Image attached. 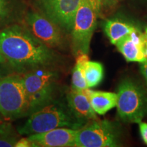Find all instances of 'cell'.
I'll return each instance as SVG.
<instances>
[{
	"mask_svg": "<svg viewBox=\"0 0 147 147\" xmlns=\"http://www.w3.org/2000/svg\"><path fill=\"white\" fill-rule=\"evenodd\" d=\"M10 126V125L9 123H7L6 122H4L1 117H0V132L3 131V130L7 129Z\"/></svg>",
	"mask_w": 147,
	"mask_h": 147,
	"instance_id": "24",
	"label": "cell"
},
{
	"mask_svg": "<svg viewBox=\"0 0 147 147\" xmlns=\"http://www.w3.org/2000/svg\"><path fill=\"white\" fill-rule=\"evenodd\" d=\"M0 113L15 119L29 113V102L23 77L8 76L0 78Z\"/></svg>",
	"mask_w": 147,
	"mask_h": 147,
	"instance_id": "6",
	"label": "cell"
},
{
	"mask_svg": "<svg viewBox=\"0 0 147 147\" xmlns=\"http://www.w3.org/2000/svg\"><path fill=\"white\" fill-rule=\"evenodd\" d=\"M18 140V135L14 133L11 125L0 132V147L14 146Z\"/></svg>",
	"mask_w": 147,
	"mask_h": 147,
	"instance_id": "17",
	"label": "cell"
},
{
	"mask_svg": "<svg viewBox=\"0 0 147 147\" xmlns=\"http://www.w3.org/2000/svg\"><path fill=\"white\" fill-rule=\"evenodd\" d=\"M5 61L4 59V58L3 57L2 55L0 54V63H5Z\"/></svg>",
	"mask_w": 147,
	"mask_h": 147,
	"instance_id": "26",
	"label": "cell"
},
{
	"mask_svg": "<svg viewBox=\"0 0 147 147\" xmlns=\"http://www.w3.org/2000/svg\"><path fill=\"white\" fill-rule=\"evenodd\" d=\"M15 147H32L33 144L32 141L29 139V138H20L17 140V142L15 144Z\"/></svg>",
	"mask_w": 147,
	"mask_h": 147,
	"instance_id": "19",
	"label": "cell"
},
{
	"mask_svg": "<svg viewBox=\"0 0 147 147\" xmlns=\"http://www.w3.org/2000/svg\"><path fill=\"white\" fill-rule=\"evenodd\" d=\"M87 89L78 91L71 88L66 95L67 106L71 113L77 119L86 123L97 119V114L93 110L90 102Z\"/></svg>",
	"mask_w": 147,
	"mask_h": 147,
	"instance_id": "12",
	"label": "cell"
},
{
	"mask_svg": "<svg viewBox=\"0 0 147 147\" xmlns=\"http://www.w3.org/2000/svg\"><path fill=\"white\" fill-rule=\"evenodd\" d=\"M27 28L51 49L63 47L64 38L61 27L41 12L29 11L25 16Z\"/></svg>",
	"mask_w": 147,
	"mask_h": 147,
	"instance_id": "8",
	"label": "cell"
},
{
	"mask_svg": "<svg viewBox=\"0 0 147 147\" xmlns=\"http://www.w3.org/2000/svg\"><path fill=\"white\" fill-rule=\"evenodd\" d=\"M117 49L127 62L147 61V41L138 27L116 44Z\"/></svg>",
	"mask_w": 147,
	"mask_h": 147,
	"instance_id": "10",
	"label": "cell"
},
{
	"mask_svg": "<svg viewBox=\"0 0 147 147\" xmlns=\"http://www.w3.org/2000/svg\"><path fill=\"white\" fill-rule=\"evenodd\" d=\"M82 0H45L38 3L42 13L58 25L64 32H71L77 10Z\"/></svg>",
	"mask_w": 147,
	"mask_h": 147,
	"instance_id": "9",
	"label": "cell"
},
{
	"mask_svg": "<svg viewBox=\"0 0 147 147\" xmlns=\"http://www.w3.org/2000/svg\"><path fill=\"white\" fill-rule=\"evenodd\" d=\"M144 35H145V37H146V41H147V27L145 28V31H144Z\"/></svg>",
	"mask_w": 147,
	"mask_h": 147,
	"instance_id": "27",
	"label": "cell"
},
{
	"mask_svg": "<svg viewBox=\"0 0 147 147\" xmlns=\"http://www.w3.org/2000/svg\"><path fill=\"white\" fill-rule=\"evenodd\" d=\"M89 59L88 54L80 53L76 57V64L72 70L71 89L78 91H84L89 89L84 75V65Z\"/></svg>",
	"mask_w": 147,
	"mask_h": 147,
	"instance_id": "15",
	"label": "cell"
},
{
	"mask_svg": "<svg viewBox=\"0 0 147 147\" xmlns=\"http://www.w3.org/2000/svg\"><path fill=\"white\" fill-rule=\"evenodd\" d=\"M57 73L47 67L30 70L23 76L32 114L53 101Z\"/></svg>",
	"mask_w": 147,
	"mask_h": 147,
	"instance_id": "5",
	"label": "cell"
},
{
	"mask_svg": "<svg viewBox=\"0 0 147 147\" xmlns=\"http://www.w3.org/2000/svg\"><path fill=\"white\" fill-rule=\"evenodd\" d=\"M78 129L69 127H59L44 133L29 136L34 146L72 147L75 146Z\"/></svg>",
	"mask_w": 147,
	"mask_h": 147,
	"instance_id": "11",
	"label": "cell"
},
{
	"mask_svg": "<svg viewBox=\"0 0 147 147\" xmlns=\"http://www.w3.org/2000/svg\"><path fill=\"white\" fill-rule=\"evenodd\" d=\"M7 3H8V0H0V6H7Z\"/></svg>",
	"mask_w": 147,
	"mask_h": 147,
	"instance_id": "25",
	"label": "cell"
},
{
	"mask_svg": "<svg viewBox=\"0 0 147 147\" xmlns=\"http://www.w3.org/2000/svg\"><path fill=\"white\" fill-rule=\"evenodd\" d=\"M83 70L88 88L96 87L104 78V67L100 62L88 61L84 65Z\"/></svg>",
	"mask_w": 147,
	"mask_h": 147,
	"instance_id": "16",
	"label": "cell"
},
{
	"mask_svg": "<svg viewBox=\"0 0 147 147\" xmlns=\"http://www.w3.org/2000/svg\"><path fill=\"white\" fill-rule=\"evenodd\" d=\"M90 3L92 5V6L96 10H100L102 8V3L101 0H88Z\"/></svg>",
	"mask_w": 147,
	"mask_h": 147,
	"instance_id": "21",
	"label": "cell"
},
{
	"mask_svg": "<svg viewBox=\"0 0 147 147\" xmlns=\"http://www.w3.org/2000/svg\"><path fill=\"white\" fill-rule=\"evenodd\" d=\"M8 14V9L7 7H0V21L6 17Z\"/></svg>",
	"mask_w": 147,
	"mask_h": 147,
	"instance_id": "22",
	"label": "cell"
},
{
	"mask_svg": "<svg viewBox=\"0 0 147 147\" xmlns=\"http://www.w3.org/2000/svg\"><path fill=\"white\" fill-rule=\"evenodd\" d=\"M120 0H101V3H102V5H114L116 3H118Z\"/></svg>",
	"mask_w": 147,
	"mask_h": 147,
	"instance_id": "23",
	"label": "cell"
},
{
	"mask_svg": "<svg viewBox=\"0 0 147 147\" xmlns=\"http://www.w3.org/2000/svg\"><path fill=\"white\" fill-rule=\"evenodd\" d=\"M45 1V0H37V2H38V3H40V2H42V1Z\"/></svg>",
	"mask_w": 147,
	"mask_h": 147,
	"instance_id": "28",
	"label": "cell"
},
{
	"mask_svg": "<svg viewBox=\"0 0 147 147\" xmlns=\"http://www.w3.org/2000/svg\"><path fill=\"white\" fill-rule=\"evenodd\" d=\"M117 115L123 122L139 123L147 116V89L132 78L121 80L117 87Z\"/></svg>",
	"mask_w": 147,
	"mask_h": 147,
	"instance_id": "3",
	"label": "cell"
},
{
	"mask_svg": "<svg viewBox=\"0 0 147 147\" xmlns=\"http://www.w3.org/2000/svg\"><path fill=\"white\" fill-rule=\"evenodd\" d=\"M0 54L18 71L47 67L55 60L52 49L36 38L27 27L18 25L0 31Z\"/></svg>",
	"mask_w": 147,
	"mask_h": 147,
	"instance_id": "1",
	"label": "cell"
},
{
	"mask_svg": "<svg viewBox=\"0 0 147 147\" xmlns=\"http://www.w3.org/2000/svg\"><path fill=\"white\" fill-rule=\"evenodd\" d=\"M123 146V131L118 123L106 120L89 121L79 129L76 147H119Z\"/></svg>",
	"mask_w": 147,
	"mask_h": 147,
	"instance_id": "4",
	"label": "cell"
},
{
	"mask_svg": "<svg viewBox=\"0 0 147 147\" xmlns=\"http://www.w3.org/2000/svg\"><path fill=\"white\" fill-rule=\"evenodd\" d=\"M140 71L144 78L145 84L147 89V61L143 62L140 64Z\"/></svg>",
	"mask_w": 147,
	"mask_h": 147,
	"instance_id": "20",
	"label": "cell"
},
{
	"mask_svg": "<svg viewBox=\"0 0 147 147\" xmlns=\"http://www.w3.org/2000/svg\"><path fill=\"white\" fill-rule=\"evenodd\" d=\"M139 129L142 140L147 145V123L144 122L139 123Z\"/></svg>",
	"mask_w": 147,
	"mask_h": 147,
	"instance_id": "18",
	"label": "cell"
},
{
	"mask_svg": "<svg viewBox=\"0 0 147 147\" xmlns=\"http://www.w3.org/2000/svg\"><path fill=\"white\" fill-rule=\"evenodd\" d=\"M90 102L95 113L104 115L117 106V93L87 89Z\"/></svg>",
	"mask_w": 147,
	"mask_h": 147,
	"instance_id": "13",
	"label": "cell"
},
{
	"mask_svg": "<svg viewBox=\"0 0 147 147\" xmlns=\"http://www.w3.org/2000/svg\"><path fill=\"white\" fill-rule=\"evenodd\" d=\"M136 25L118 18L108 19L104 24V31L114 45L137 29Z\"/></svg>",
	"mask_w": 147,
	"mask_h": 147,
	"instance_id": "14",
	"label": "cell"
},
{
	"mask_svg": "<svg viewBox=\"0 0 147 147\" xmlns=\"http://www.w3.org/2000/svg\"><path fill=\"white\" fill-rule=\"evenodd\" d=\"M1 77H2V76H1V74H0V78H1Z\"/></svg>",
	"mask_w": 147,
	"mask_h": 147,
	"instance_id": "29",
	"label": "cell"
},
{
	"mask_svg": "<svg viewBox=\"0 0 147 147\" xmlns=\"http://www.w3.org/2000/svg\"><path fill=\"white\" fill-rule=\"evenodd\" d=\"M98 14L88 0H82L75 16L71 29V49L75 57L88 54L90 44L97 27Z\"/></svg>",
	"mask_w": 147,
	"mask_h": 147,
	"instance_id": "7",
	"label": "cell"
},
{
	"mask_svg": "<svg viewBox=\"0 0 147 147\" xmlns=\"http://www.w3.org/2000/svg\"><path fill=\"white\" fill-rule=\"evenodd\" d=\"M86 123L75 117L68 106L51 102L31 114L25 123L18 129V132L21 135L30 136L59 127L79 129Z\"/></svg>",
	"mask_w": 147,
	"mask_h": 147,
	"instance_id": "2",
	"label": "cell"
}]
</instances>
